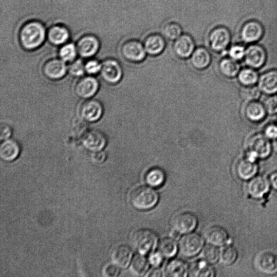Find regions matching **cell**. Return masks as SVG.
Returning a JSON list of instances; mask_svg holds the SVG:
<instances>
[{
	"label": "cell",
	"mask_w": 277,
	"mask_h": 277,
	"mask_svg": "<svg viewBox=\"0 0 277 277\" xmlns=\"http://www.w3.org/2000/svg\"><path fill=\"white\" fill-rule=\"evenodd\" d=\"M159 199L158 193L152 187L146 186L135 188L129 196L132 206L141 211L149 210L156 207Z\"/></svg>",
	"instance_id": "cell-1"
},
{
	"label": "cell",
	"mask_w": 277,
	"mask_h": 277,
	"mask_svg": "<svg viewBox=\"0 0 277 277\" xmlns=\"http://www.w3.org/2000/svg\"><path fill=\"white\" fill-rule=\"evenodd\" d=\"M45 35V30L42 24L38 22H30L25 25L20 31V43L25 49L34 50L43 44Z\"/></svg>",
	"instance_id": "cell-2"
},
{
	"label": "cell",
	"mask_w": 277,
	"mask_h": 277,
	"mask_svg": "<svg viewBox=\"0 0 277 277\" xmlns=\"http://www.w3.org/2000/svg\"><path fill=\"white\" fill-rule=\"evenodd\" d=\"M131 241L139 253L147 255L155 250L158 242L157 233L149 229L136 230L131 236Z\"/></svg>",
	"instance_id": "cell-3"
},
{
	"label": "cell",
	"mask_w": 277,
	"mask_h": 277,
	"mask_svg": "<svg viewBox=\"0 0 277 277\" xmlns=\"http://www.w3.org/2000/svg\"><path fill=\"white\" fill-rule=\"evenodd\" d=\"M120 53L123 58L133 64L142 63L147 55L143 44L135 39L127 40L123 44Z\"/></svg>",
	"instance_id": "cell-4"
},
{
	"label": "cell",
	"mask_w": 277,
	"mask_h": 277,
	"mask_svg": "<svg viewBox=\"0 0 277 277\" xmlns=\"http://www.w3.org/2000/svg\"><path fill=\"white\" fill-rule=\"evenodd\" d=\"M100 75L102 79L106 83L110 85H116L122 80L124 72L118 60L108 58L101 63Z\"/></svg>",
	"instance_id": "cell-5"
},
{
	"label": "cell",
	"mask_w": 277,
	"mask_h": 277,
	"mask_svg": "<svg viewBox=\"0 0 277 277\" xmlns=\"http://www.w3.org/2000/svg\"><path fill=\"white\" fill-rule=\"evenodd\" d=\"M208 42L210 48L213 52H224L231 42V34L229 29L223 26L214 28L209 34Z\"/></svg>",
	"instance_id": "cell-6"
},
{
	"label": "cell",
	"mask_w": 277,
	"mask_h": 277,
	"mask_svg": "<svg viewBox=\"0 0 277 277\" xmlns=\"http://www.w3.org/2000/svg\"><path fill=\"white\" fill-rule=\"evenodd\" d=\"M204 241L202 236L196 232H191L183 236L179 242L180 253L187 257H192L202 250Z\"/></svg>",
	"instance_id": "cell-7"
},
{
	"label": "cell",
	"mask_w": 277,
	"mask_h": 277,
	"mask_svg": "<svg viewBox=\"0 0 277 277\" xmlns=\"http://www.w3.org/2000/svg\"><path fill=\"white\" fill-rule=\"evenodd\" d=\"M99 81L93 76L82 77L77 82L75 92L79 98L87 100L93 98L99 91Z\"/></svg>",
	"instance_id": "cell-8"
},
{
	"label": "cell",
	"mask_w": 277,
	"mask_h": 277,
	"mask_svg": "<svg viewBox=\"0 0 277 277\" xmlns=\"http://www.w3.org/2000/svg\"><path fill=\"white\" fill-rule=\"evenodd\" d=\"M271 187L269 179L264 175H257L248 181L246 191L254 199H261L270 192Z\"/></svg>",
	"instance_id": "cell-9"
},
{
	"label": "cell",
	"mask_w": 277,
	"mask_h": 277,
	"mask_svg": "<svg viewBox=\"0 0 277 277\" xmlns=\"http://www.w3.org/2000/svg\"><path fill=\"white\" fill-rule=\"evenodd\" d=\"M272 145L270 139L264 135L256 134L253 136L248 142V150L253 152L258 159L268 158L271 155Z\"/></svg>",
	"instance_id": "cell-10"
},
{
	"label": "cell",
	"mask_w": 277,
	"mask_h": 277,
	"mask_svg": "<svg viewBox=\"0 0 277 277\" xmlns=\"http://www.w3.org/2000/svg\"><path fill=\"white\" fill-rule=\"evenodd\" d=\"M198 221L196 214L190 211H183L173 217L172 225L174 230L180 234L187 233L196 229Z\"/></svg>",
	"instance_id": "cell-11"
},
{
	"label": "cell",
	"mask_w": 277,
	"mask_h": 277,
	"mask_svg": "<svg viewBox=\"0 0 277 277\" xmlns=\"http://www.w3.org/2000/svg\"><path fill=\"white\" fill-rule=\"evenodd\" d=\"M67 71L66 62L60 58L50 59L45 61L42 67L43 75L50 80L63 79L66 75Z\"/></svg>",
	"instance_id": "cell-12"
},
{
	"label": "cell",
	"mask_w": 277,
	"mask_h": 277,
	"mask_svg": "<svg viewBox=\"0 0 277 277\" xmlns=\"http://www.w3.org/2000/svg\"><path fill=\"white\" fill-rule=\"evenodd\" d=\"M81 142L85 149L96 152L105 147L107 139L103 132L98 130H91L84 133L82 137Z\"/></svg>",
	"instance_id": "cell-13"
},
{
	"label": "cell",
	"mask_w": 277,
	"mask_h": 277,
	"mask_svg": "<svg viewBox=\"0 0 277 277\" xmlns=\"http://www.w3.org/2000/svg\"><path fill=\"white\" fill-rule=\"evenodd\" d=\"M104 114V107L101 102L96 99L86 100L81 105L80 115L84 121L95 122L99 121Z\"/></svg>",
	"instance_id": "cell-14"
},
{
	"label": "cell",
	"mask_w": 277,
	"mask_h": 277,
	"mask_svg": "<svg viewBox=\"0 0 277 277\" xmlns=\"http://www.w3.org/2000/svg\"><path fill=\"white\" fill-rule=\"evenodd\" d=\"M254 264L256 269L267 275L277 273V254L266 251L260 253L255 256Z\"/></svg>",
	"instance_id": "cell-15"
},
{
	"label": "cell",
	"mask_w": 277,
	"mask_h": 277,
	"mask_svg": "<svg viewBox=\"0 0 277 277\" xmlns=\"http://www.w3.org/2000/svg\"><path fill=\"white\" fill-rule=\"evenodd\" d=\"M195 49H196V45H195L194 39L188 34H182L174 41L173 53L180 59L190 58Z\"/></svg>",
	"instance_id": "cell-16"
},
{
	"label": "cell",
	"mask_w": 277,
	"mask_h": 277,
	"mask_svg": "<svg viewBox=\"0 0 277 277\" xmlns=\"http://www.w3.org/2000/svg\"><path fill=\"white\" fill-rule=\"evenodd\" d=\"M244 59L246 65L250 67L260 68L266 62V51L258 45H252L246 49Z\"/></svg>",
	"instance_id": "cell-17"
},
{
	"label": "cell",
	"mask_w": 277,
	"mask_h": 277,
	"mask_svg": "<svg viewBox=\"0 0 277 277\" xmlns=\"http://www.w3.org/2000/svg\"><path fill=\"white\" fill-rule=\"evenodd\" d=\"M165 39L162 35L158 33L149 35L143 43L147 55L157 57L162 54L167 46Z\"/></svg>",
	"instance_id": "cell-18"
},
{
	"label": "cell",
	"mask_w": 277,
	"mask_h": 277,
	"mask_svg": "<svg viewBox=\"0 0 277 277\" xmlns=\"http://www.w3.org/2000/svg\"><path fill=\"white\" fill-rule=\"evenodd\" d=\"M205 237L211 244L221 246L227 244L230 236L227 230L219 225H212L205 230Z\"/></svg>",
	"instance_id": "cell-19"
},
{
	"label": "cell",
	"mask_w": 277,
	"mask_h": 277,
	"mask_svg": "<svg viewBox=\"0 0 277 277\" xmlns=\"http://www.w3.org/2000/svg\"><path fill=\"white\" fill-rule=\"evenodd\" d=\"M100 47L98 40L93 36H86L79 40L77 45L78 54L87 58L97 54Z\"/></svg>",
	"instance_id": "cell-20"
},
{
	"label": "cell",
	"mask_w": 277,
	"mask_h": 277,
	"mask_svg": "<svg viewBox=\"0 0 277 277\" xmlns=\"http://www.w3.org/2000/svg\"><path fill=\"white\" fill-rule=\"evenodd\" d=\"M235 171L239 179L248 181L257 175L259 167L256 162L251 161L245 157L238 162Z\"/></svg>",
	"instance_id": "cell-21"
},
{
	"label": "cell",
	"mask_w": 277,
	"mask_h": 277,
	"mask_svg": "<svg viewBox=\"0 0 277 277\" xmlns=\"http://www.w3.org/2000/svg\"><path fill=\"white\" fill-rule=\"evenodd\" d=\"M264 29L258 22L250 21L242 27L241 36L244 42L251 43L257 42L263 36Z\"/></svg>",
	"instance_id": "cell-22"
},
{
	"label": "cell",
	"mask_w": 277,
	"mask_h": 277,
	"mask_svg": "<svg viewBox=\"0 0 277 277\" xmlns=\"http://www.w3.org/2000/svg\"><path fill=\"white\" fill-rule=\"evenodd\" d=\"M191 66L198 70L208 68L212 61V56L206 48L200 47L194 50L190 58Z\"/></svg>",
	"instance_id": "cell-23"
},
{
	"label": "cell",
	"mask_w": 277,
	"mask_h": 277,
	"mask_svg": "<svg viewBox=\"0 0 277 277\" xmlns=\"http://www.w3.org/2000/svg\"><path fill=\"white\" fill-rule=\"evenodd\" d=\"M21 148L19 142L12 139L2 141L0 146V156L6 161L15 160L19 156Z\"/></svg>",
	"instance_id": "cell-24"
},
{
	"label": "cell",
	"mask_w": 277,
	"mask_h": 277,
	"mask_svg": "<svg viewBox=\"0 0 277 277\" xmlns=\"http://www.w3.org/2000/svg\"><path fill=\"white\" fill-rule=\"evenodd\" d=\"M258 87L264 94L273 95L277 92V70H272L263 74L259 79Z\"/></svg>",
	"instance_id": "cell-25"
},
{
	"label": "cell",
	"mask_w": 277,
	"mask_h": 277,
	"mask_svg": "<svg viewBox=\"0 0 277 277\" xmlns=\"http://www.w3.org/2000/svg\"><path fill=\"white\" fill-rule=\"evenodd\" d=\"M133 251L129 246L125 244L119 245L113 252L112 260L119 268H126L131 263Z\"/></svg>",
	"instance_id": "cell-26"
},
{
	"label": "cell",
	"mask_w": 277,
	"mask_h": 277,
	"mask_svg": "<svg viewBox=\"0 0 277 277\" xmlns=\"http://www.w3.org/2000/svg\"><path fill=\"white\" fill-rule=\"evenodd\" d=\"M208 262L205 260H198L193 262L189 269L190 275L196 277H212L215 271Z\"/></svg>",
	"instance_id": "cell-27"
},
{
	"label": "cell",
	"mask_w": 277,
	"mask_h": 277,
	"mask_svg": "<svg viewBox=\"0 0 277 277\" xmlns=\"http://www.w3.org/2000/svg\"><path fill=\"white\" fill-rule=\"evenodd\" d=\"M241 66L238 61L231 58L222 59L218 64V69L220 74L227 78H233L238 76Z\"/></svg>",
	"instance_id": "cell-28"
},
{
	"label": "cell",
	"mask_w": 277,
	"mask_h": 277,
	"mask_svg": "<svg viewBox=\"0 0 277 277\" xmlns=\"http://www.w3.org/2000/svg\"><path fill=\"white\" fill-rule=\"evenodd\" d=\"M188 273L189 268L187 263L179 258L170 261L165 270V275L167 276H187Z\"/></svg>",
	"instance_id": "cell-29"
},
{
	"label": "cell",
	"mask_w": 277,
	"mask_h": 277,
	"mask_svg": "<svg viewBox=\"0 0 277 277\" xmlns=\"http://www.w3.org/2000/svg\"><path fill=\"white\" fill-rule=\"evenodd\" d=\"M266 112L264 105L256 101H250L245 109L246 118L252 122L263 120L266 116Z\"/></svg>",
	"instance_id": "cell-30"
},
{
	"label": "cell",
	"mask_w": 277,
	"mask_h": 277,
	"mask_svg": "<svg viewBox=\"0 0 277 277\" xmlns=\"http://www.w3.org/2000/svg\"><path fill=\"white\" fill-rule=\"evenodd\" d=\"M145 179L148 186L152 188L161 187L166 181L164 171L157 167L150 169L146 173Z\"/></svg>",
	"instance_id": "cell-31"
},
{
	"label": "cell",
	"mask_w": 277,
	"mask_h": 277,
	"mask_svg": "<svg viewBox=\"0 0 277 277\" xmlns=\"http://www.w3.org/2000/svg\"><path fill=\"white\" fill-rule=\"evenodd\" d=\"M150 266V262L145 255L136 254L133 257L130 263L131 272L138 276H141L147 273Z\"/></svg>",
	"instance_id": "cell-32"
},
{
	"label": "cell",
	"mask_w": 277,
	"mask_h": 277,
	"mask_svg": "<svg viewBox=\"0 0 277 277\" xmlns=\"http://www.w3.org/2000/svg\"><path fill=\"white\" fill-rule=\"evenodd\" d=\"M69 38V33L66 28L63 26H57L51 28L48 32L50 42L55 45H60L67 42Z\"/></svg>",
	"instance_id": "cell-33"
},
{
	"label": "cell",
	"mask_w": 277,
	"mask_h": 277,
	"mask_svg": "<svg viewBox=\"0 0 277 277\" xmlns=\"http://www.w3.org/2000/svg\"><path fill=\"white\" fill-rule=\"evenodd\" d=\"M239 252L232 245H227L223 247L220 252V261L225 265L230 266L237 261Z\"/></svg>",
	"instance_id": "cell-34"
},
{
	"label": "cell",
	"mask_w": 277,
	"mask_h": 277,
	"mask_svg": "<svg viewBox=\"0 0 277 277\" xmlns=\"http://www.w3.org/2000/svg\"><path fill=\"white\" fill-rule=\"evenodd\" d=\"M159 251L167 258H172L178 250V245L175 239L171 237L163 238L159 244Z\"/></svg>",
	"instance_id": "cell-35"
},
{
	"label": "cell",
	"mask_w": 277,
	"mask_h": 277,
	"mask_svg": "<svg viewBox=\"0 0 277 277\" xmlns=\"http://www.w3.org/2000/svg\"><path fill=\"white\" fill-rule=\"evenodd\" d=\"M239 83L244 86H253L259 80L258 74L253 68H244L238 75Z\"/></svg>",
	"instance_id": "cell-36"
},
{
	"label": "cell",
	"mask_w": 277,
	"mask_h": 277,
	"mask_svg": "<svg viewBox=\"0 0 277 277\" xmlns=\"http://www.w3.org/2000/svg\"><path fill=\"white\" fill-rule=\"evenodd\" d=\"M182 34V28L180 24L176 22H170L162 28V35L167 39L174 41Z\"/></svg>",
	"instance_id": "cell-37"
},
{
	"label": "cell",
	"mask_w": 277,
	"mask_h": 277,
	"mask_svg": "<svg viewBox=\"0 0 277 277\" xmlns=\"http://www.w3.org/2000/svg\"><path fill=\"white\" fill-rule=\"evenodd\" d=\"M77 46L72 44H68L61 47L59 51V57L66 63L72 62L77 57Z\"/></svg>",
	"instance_id": "cell-38"
},
{
	"label": "cell",
	"mask_w": 277,
	"mask_h": 277,
	"mask_svg": "<svg viewBox=\"0 0 277 277\" xmlns=\"http://www.w3.org/2000/svg\"><path fill=\"white\" fill-rule=\"evenodd\" d=\"M220 252L217 246L210 244L204 248L201 255L204 260L213 264L216 263L219 259Z\"/></svg>",
	"instance_id": "cell-39"
},
{
	"label": "cell",
	"mask_w": 277,
	"mask_h": 277,
	"mask_svg": "<svg viewBox=\"0 0 277 277\" xmlns=\"http://www.w3.org/2000/svg\"><path fill=\"white\" fill-rule=\"evenodd\" d=\"M261 91L259 87L254 85L244 86L241 89V96L246 101H256L260 97Z\"/></svg>",
	"instance_id": "cell-40"
},
{
	"label": "cell",
	"mask_w": 277,
	"mask_h": 277,
	"mask_svg": "<svg viewBox=\"0 0 277 277\" xmlns=\"http://www.w3.org/2000/svg\"><path fill=\"white\" fill-rule=\"evenodd\" d=\"M68 70L71 76L81 78L86 73L85 64L81 60H75L70 63Z\"/></svg>",
	"instance_id": "cell-41"
},
{
	"label": "cell",
	"mask_w": 277,
	"mask_h": 277,
	"mask_svg": "<svg viewBox=\"0 0 277 277\" xmlns=\"http://www.w3.org/2000/svg\"><path fill=\"white\" fill-rule=\"evenodd\" d=\"M101 67V63L97 60H89L85 63L86 73L89 76H94L100 73Z\"/></svg>",
	"instance_id": "cell-42"
},
{
	"label": "cell",
	"mask_w": 277,
	"mask_h": 277,
	"mask_svg": "<svg viewBox=\"0 0 277 277\" xmlns=\"http://www.w3.org/2000/svg\"><path fill=\"white\" fill-rule=\"evenodd\" d=\"M246 49L242 45H236L232 46L229 51L230 58L237 61L242 60L245 57Z\"/></svg>",
	"instance_id": "cell-43"
},
{
	"label": "cell",
	"mask_w": 277,
	"mask_h": 277,
	"mask_svg": "<svg viewBox=\"0 0 277 277\" xmlns=\"http://www.w3.org/2000/svg\"><path fill=\"white\" fill-rule=\"evenodd\" d=\"M264 105L267 112L270 115L277 114V96L271 95L266 98Z\"/></svg>",
	"instance_id": "cell-44"
},
{
	"label": "cell",
	"mask_w": 277,
	"mask_h": 277,
	"mask_svg": "<svg viewBox=\"0 0 277 277\" xmlns=\"http://www.w3.org/2000/svg\"><path fill=\"white\" fill-rule=\"evenodd\" d=\"M164 256L159 252L151 253L149 258L150 263L155 268H159L163 262Z\"/></svg>",
	"instance_id": "cell-45"
},
{
	"label": "cell",
	"mask_w": 277,
	"mask_h": 277,
	"mask_svg": "<svg viewBox=\"0 0 277 277\" xmlns=\"http://www.w3.org/2000/svg\"><path fill=\"white\" fill-rule=\"evenodd\" d=\"M104 273L108 277L117 276L120 273L119 267L115 263L108 264L105 267Z\"/></svg>",
	"instance_id": "cell-46"
},
{
	"label": "cell",
	"mask_w": 277,
	"mask_h": 277,
	"mask_svg": "<svg viewBox=\"0 0 277 277\" xmlns=\"http://www.w3.org/2000/svg\"><path fill=\"white\" fill-rule=\"evenodd\" d=\"M270 140H274L277 138V125L270 124L264 130V134Z\"/></svg>",
	"instance_id": "cell-47"
},
{
	"label": "cell",
	"mask_w": 277,
	"mask_h": 277,
	"mask_svg": "<svg viewBox=\"0 0 277 277\" xmlns=\"http://www.w3.org/2000/svg\"><path fill=\"white\" fill-rule=\"evenodd\" d=\"M12 129L10 126L6 124H2L1 125V130H0V133H1V141H4L11 138L12 135Z\"/></svg>",
	"instance_id": "cell-48"
},
{
	"label": "cell",
	"mask_w": 277,
	"mask_h": 277,
	"mask_svg": "<svg viewBox=\"0 0 277 277\" xmlns=\"http://www.w3.org/2000/svg\"><path fill=\"white\" fill-rule=\"evenodd\" d=\"M106 154L102 151L94 152L93 156H92V159L98 163L103 162L106 159Z\"/></svg>",
	"instance_id": "cell-49"
},
{
	"label": "cell",
	"mask_w": 277,
	"mask_h": 277,
	"mask_svg": "<svg viewBox=\"0 0 277 277\" xmlns=\"http://www.w3.org/2000/svg\"><path fill=\"white\" fill-rule=\"evenodd\" d=\"M269 179L271 188L277 191V171L271 173Z\"/></svg>",
	"instance_id": "cell-50"
},
{
	"label": "cell",
	"mask_w": 277,
	"mask_h": 277,
	"mask_svg": "<svg viewBox=\"0 0 277 277\" xmlns=\"http://www.w3.org/2000/svg\"><path fill=\"white\" fill-rule=\"evenodd\" d=\"M147 276H162V272L161 270L158 268L151 270L146 275Z\"/></svg>",
	"instance_id": "cell-51"
},
{
	"label": "cell",
	"mask_w": 277,
	"mask_h": 277,
	"mask_svg": "<svg viewBox=\"0 0 277 277\" xmlns=\"http://www.w3.org/2000/svg\"><path fill=\"white\" fill-rule=\"evenodd\" d=\"M272 149L273 150L277 152V138L273 140V142L272 143Z\"/></svg>",
	"instance_id": "cell-52"
}]
</instances>
